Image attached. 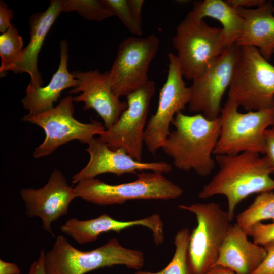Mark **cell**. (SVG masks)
<instances>
[{
  "instance_id": "8992f818",
  "label": "cell",
  "mask_w": 274,
  "mask_h": 274,
  "mask_svg": "<svg viewBox=\"0 0 274 274\" xmlns=\"http://www.w3.org/2000/svg\"><path fill=\"white\" fill-rule=\"evenodd\" d=\"M227 99L220 115L221 130L213 154L235 155L244 152L264 153L265 131L274 125V106L242 113Z\"/></svg>"
},
{
  "instance_id": "2e32d148",
  "label": "cell",
  "mask_w": 274,
  "mask_h": 274,
  "mask_svg": "<svg viewBox=\"0 0 274 274\" xmlns=\"http://www.w3.org/2000/svg\"><path fill=\"white\" fill-rule=\"evenodd\" d=\"M71 73L79 83L77 87L68 93L82 92L73 97L74 102H83L84 110H94L102 118L106 129L110 128L127 108V103L120 101L114 93L108 71L101 73L97 70L74 71Z\"/></svg>"
},
{
  "instance_id": "d6a6232c",
  "label": "cell",
  "mask_w": 274,
  "mask_h": 274,
  "mask_svg": "<svg viewBox=\"0 0 274 274\" xmlns=\"http://www.w3.org/2000/svg\"><path fill=\"white\" fill-rule=\"evenodd\" d=\"M265 0H226V2L235 8L251 9L257 8L265 2Z\"/></svg>"
},
{
  "instance_id": "277c9868",
  "label": "cell",
  "mask_w": 274,
  "mask_h": 274,
  "mask_svg": "<svg viewBox=\"0 0 274 274\" xmlns=\"http://www.w3.org/2000/svg\"><path fill=\"white\" fill-rule=\"evenodd\" d=\"M135 180L111 185L96 178L77 183L74 189L78 197L98 206L121 204L132 200H170L181 196V187L162 173L141 172Z\"/></svg>"
},
{
  "instance_id": "8fae6325",
  "label": "cell",
  "mask_w": 274,
  "mask_h": 274,
  "mask_svg": "<svg viewBox=\"0 0 274 274\" xmlns=\"http://www.w3.org/2000/svg\"><path fill=\"white\" fill-rule=\"evenodd\" d=\"M159 45L157 37H129L120 44L110 71V81L114 93L126 96L149 80L147 72Z\"/></svg>"
},
{
  "instance_id": "6da1fadb",
  "label": "cell",
  "mask_w": 274,
  "mask_h": 274,
  "mask_svg": "<svg viewBox=\"0 0 274 274\" xmlns=\"http://www.w3.org/2000/svg\"><path fill=\"white\" fill-rule=\"evenodd\" d=\"M219 170L198 193L202 199L217 195L226 197L232 221L237 206L249 196L274 190V172L265 156L253 152L216 155Z\"/></svg>"
},
{
  "instance_id": "5b68a950",
  "label": "cell",
  "mask_w": 274,
  "mask_h": 274,
  "mask_svg": "<svg viewBox=\"0 0 274 274\" xmlns=\"http://www.w3.org/2000/svg\"><path fill=\"white\" fill-rule=\"evenodd\" d=\"M179 207L196 217L197 226L189 237L188 262L191 274H204L216 264L231 221L227 211L215 202Z\"/></svg>"
},
{
  "instance_id": "30bf717a",
  "label": "cell",
  "mask_w": 274,
  "mask_h": 274,
  "mask_svg": "<svg viewBox=\"0 0 274 274\" xmlns=\"http://www.w3.org/2000/svg\"><path fill=\"white\" fill-rule=\"evenodd\" d=\"M240 47L234 44L192 80L188 109L213 120L219 117L222 97L232 81L240 55Z\"/></svg>"
},
{
  "instance_id": "44dd1931",
  "label": "cell",
  "mask_w": 274,
  "mask_h": 274,
  "mask_svg": "<svg viewBox=\"0 0 274 274\" xmlns=\"http://www.w3.org/2000/svg\"><path fill=\"white\" fill-rule=\"evenodd\" d=\"M68 43L64 39L60 43V62L58 68L45 86L35 88L29 83L26 95L21 100L29 114L40 113L53 108V104L60 97L61 92L68 88H76L79 81L70 73L67 68Z\"/></svg>"
},
{
  "instance_id": "d590c367",
  "label": "cell",
  "mask_w": 274,
  "mask_h": 274,
  "mask_svg": "<svg viewBox=\"0 0 274 274\" xmlns=\"http://www.w3.org/2000/svg\"><path fill=\"white\" fill-rule=\"evenodd\" d=\"M204 274H235L232 270L221 266L215 265Z\"/></svg>"
},
{
  "instance_id": "cb8c5ba5",
  "label": "cell",
  "mask_w": 274,
  "mask_h": 274,
  "mask_svg": "<svg viewBox=\"0 0 274 274\" xmlns=\"http://www.w3.org/2000/svg\"><path fill=\"white\" fill-rule=\"evenodd\" d=\"M190 232L187 228L179 230L174 241L175 253L169 263L158 272L139 271L135 274H191L188 262V248Z\"/></svg>"
},
{
  "instance_id": "7402d4cb",
  "label": "cell",
  "mask_w": 274,
  "mask_h": 274,
  "mask_svg": "<svg viewBox=\"0 0 274 274\" xmlns=\"http://www.w3.org/2000/svg\"><path fill=\"white\" fill-rule=\"evenodd\" d=\"M186 17L195 21L203 20L206 17L218 21L222 25L224 41L227 47L235 44L243 31V19L237 9L226 1H196Z\"/></svg>"
},
{
  "instance_id": "f546056e",
  "label": "cell",
  "mask_w": 274,
  "mask_h": 274,
  "mask_svg": "<svg viewBox=\"0 0 274 274\" xmlns=\"http://www.w3.org/2000/svg\"><path fill=\"white\" fill-rule=\"evenodd\" d=\"M264 141L265 157L274 171V125L265 131Z\"/></svg>"
},
{
  "instance_id": "ffe728a7",
  "label": "cell",
  "mask_w": 274,
  "mask_h": 274,
  "mask_svg": "<svg viewBox=\"0 0 274 274\" xmlns=\"http://www.w3.org/2000/svg\"><path fill=\"white\" fill-rule=\"evenodd\" d=\"M244 20V29L235 44L258 49L267 60L274 53V6L265 1L251 9L236 8Z\"/></svg>"
},
{
  "instance_id": "e575fe53",
  "label": "cell",
  "mask_w": 274,
  "mask_h": 274,
  "mask_svg": "<svg viewBox=\"0 0 274 274\" xmlns=\"http://www.w3.org/2000/svg\"><path fill=\"white\" fill-rule=\"evenodd\" d=\"M128 1L135 17L142 24V11L144 1L128 0Z\"/></svg>"
},
{
  "instance_id": "5bb4252c",
  "label": "cell",
  "mask_w": 274,
  "mask_h": 274,
  "mask_svg": "<svg viewBox=\"0 0 274 274\" xmlns=\"http://www.w3.org/2000/svg\"><path fill=\"white\" fill-rule=\"evenodd\" d=\"M21 198L25 203V213L29 217H39L44 230L54 237L52 224L68 213L71 202L77 198L74 187L70 186L63 174L54 169L47 183L39 189L23 188Z\"/></svg>"
},
{
  "instance_id": "d6986e66",
  "label": "cell",
  "mask_w": 274,
  "mask_h": 274,
  "mask_svg": "<svg viewBox=\"0 0 274 274\" xmlns=\"http://www.w3.org/2000/svg\"><path fill=\"white\" fill-rule=\"evenodd\" d=\"M246 231L237 223L230 226L214 266L232 270L235 274H252L266 255L263 246L251 242Z\"/></svg>"
},
{
  "instance_id": "4316f807",
  "label": "cell",
  "mask_w": 274,
  "mask_h": 274,
  "mask_svg": "<svg viewBox=\"0 0 274 274\" xmlns=\"http://www.w3.org/2000/svg\"><path fill=\"white\" fill-rule=\"evenodd\" d=\"M107 7L116 15L131 33L141 36L142 24L135 17L128 0H102Z\"/></svg>"
},
{
  "instance_id": "484cf974",
  "label": "cell",
  "mask_w": 274,
  "mask_h": 274,
  "mask_svg": "<svg viewBox=\"0 0 274 274\" xmlns=\"http://www.w3.org/2000/svg\"><path fill=\"white\" fill-rule=\"evenodd\" d=\"M62 12L76 11L84 18L101 21L114 16L102 0H60Z\"/></svg>"
},
{
  "instance_id": "4dcf8cb0",
  "label": "cell",
  "mask_w": 274,
  "mask_h": 274,
  "mask_svg": "<svg viewBox=\"0 0 274 274\" xmlns=\"http://www.w3.org/2000/svg\"><path fill=\"white\" fill-rule=\"evenodd\" d=\"M14 18V13L12 9L8 8L6 3L0 1V32H6L12 25L11 20Z\"/></svg>"
},
{
  "instance_id": "603a6c76",
  "label": "cell",
  "mask_w": 274,
  "mask_h": 274,
  "mask_svg": "<svg viewBox=\"0 0 274 274\" xmlns=\"http://www.w3.org/2000/svg\"><path fill=\"white\" fill-rule=\"evenodd\" d=\"M274 222V192L259 193L253 202L236 216V223L245 230L263 220Z\"/></svg>"
},
{
  "instance_id": "7c38bea8",
  "label": "cell",
  "mask_w": 274,
  "mask_h": 274,
  "mask_svg": "<svg viewBox=\"0 0 274 274\" xmlns=\"http://www.w3.org/2000/svg\"><path fill=\"white\" fill-rule=\"evenodd\" d=\"M155 91V83L149 80L126 95L127 108L117 121L100 135L111 149H122L134 159L142 161L146 122Z\"/></svg>"
},
{
  "instance_id": "9c48e42d",
  "label": "cell",
  "mask_w": 274,
  "mask_h": 274,
  "mask_svg": "<svg viewBox=\"0 0 274 274\" xmlns=\"http://www.w3.org/2000/svg\"><path fill=\"white\" fill-rule=\"evenodd\" d=\"M73 97L67 95L55 107L36 114H28L22 120L38 125L45 133L43 143L35 149L33 156L39 158L48 156L59 147L77 140L88 144L96 135L106 130L101 122L93 120L89 123H82L73 116Z\"/></svg>"
},
{
  "instance_id": "3957f363",
  "label": "cell",
  "mask_w": 274,
  "mask_h": 274,
  "mask_svg": "<svg viewBox=\"0 0 274 274\" xmlns=\"http://www.w3.org/2000/svg\"><path fill=\"white\" fill-rule=\"evenodd\" d=\"M143 253L122 246L116 238L90 251H81L59 235L45 252L46 274H85L92 270L120 265L138 270L144 264Z\"/></svg>"
},
{
  "instance_id": "7a4b0ae2",
  "label": "cell",
  "mask_w": 274,
  "mask_h": 274,
  "mask_svg": "<svg viewBox=\"0 0 274 274\" xmlns=\"http://www.w3.org/2000/svg\"><path fill=\"white\" fill-rule=\"evenodd\" d=\"M170 132L162 147L164 153L173 158L177 168L193 170L201 176L209 175L215 167L212 157L221 130L220 116L210 120L201 114L188 115L182 112L175 116Z\"/></svg>"
},
{
  "instance_id": "1f68e13d",
  "label": "cell",
  "mask_w": 274,
  "mask_h": 274,
  "mask_svg": "<svg viewBox=\"0 0 274 274\" xmlns=\"http://www.w3.org/2000/svg\"><path fill=\"white\" fill-rule=\"evenodd\" d=\"M45 256V252L43 248L40 251L39 257L31 264L27 274H46Z\"/></svg>"
},
{
  "instance_id": "d4e9b609",
  "label": "cell",
  "mask_w": 274,
  "mask_h": 274,
  "mask_svg": "<svg viewBox=\"0 0 274 274\" xmlns=\"http://www.w3.org/2000/svg\"><path fill=\"white\" fill-rule=\"evenodd\" d=\"M23 49V41L16 27L11 25L0 35L1 76L10 71L20 56Z\"/></svg>"
},
{
  "instance_id": "9a60e30c",
  "label": "cell",
  "mask_w": 274,
  "mask_h": 274,
  "mask_svg": "<svg viewBox=\"0 0 274 274\" xmlns=\"http://www.w3.org/2000/svg\"><path fill=\"white\" fill-rule=\"evenodd\" d=\"M88 144L86 151L90 155L89 161L73 176V184L107 173L120 176L145 170L167 173L172 169L171 165L165 161L144 162L134 159L122 149L112 150L100 136L94 137Z\"/></svg>"
},
{
  "instance_id": "836d02e7",
  "label": "cell",
  "mask_w": 274,
  "mask_h": 274,
  "mask_svg": "<svg viewBox=\"0 0 274 274\" xmlns=\"http://www.w3.org/2000/svg\"><path fill=\"white\" fill-rule=\"evenodd\" d=\"M20 273L21 270L16 263L0 259V274H20Z\"/></svg>"
},
{
  "instance_id": "83f0119b",
  "label": "cell",
  "mask_w": 274,
  "mask_h": 274,
  "mask_svg": "<svg viewBox=\"0 0 274 274\" xmlns=\"http://www.w3.org/2000/svg\"><path fill=\"white\" fill-rule=\"evenodd\" d=\"M246 231L248 236H251L253 242L256 244L263 246L269 242L274 241V222L269 224L258 222Z\"/></svg>"
},
{
  "instance_id": "ba28073f",
  "label": "cell",
  "mask_w": 274,
  "mask_h": 274,
  "mask_svg": "<svg viewBox=\"0 0 274 274\" xmlns=\"http://www.w3.org/2000/svg\"><path fill=\"white\" fill-rule=\"evenodd\" d=\"M172 44L183 77L190 80L201 75L228 48L222 28L186 16L177 26Z\"/></svg>"
},
{
  "instance_id": "ac0fdd59",
  "label": "cell",
  "mask_w": 274,
  "mask_h": 274,
  "mask_svg": "<svg viewBox=\"0 0 274 274\" xmlns=\"http://www.w3.org/2000/svg\"><path fill=\"white\" fill-rule=\"evenodd\" d=\"M62 12L60 0H52L44 12L32 15L29 19L30 40L10 71L27 73L30 83L36 88L42 87V77L38 69V59L44 40L52 26Z\"/></svg>"
},
{
  "instance_id": "52a82bcc",
  "label": "cell",
  "mask_w": 274,
  "mask_h": 274,
  "mask_svg": "<svg viewBox=\"0 0 274 274\" xmlns=\"http://www.w3.org/2000/svg\"><path fill=\"white\" fill-rule=\"evenodd\" d=\"M239 47V58L228 100L248 111L273 106L274 66L256 47Z\"/></svg>"
},
{
  "instance_id": "4fadbf2b",
  "label": "cell",
  "mask_w": 274,
  "mask_h": 274,
  "mask_svg": "<svg viewBox=\"0 0 274 274\" xmlns=\"http://www.w3.org/2000/svg\"><path fill=\"white\" fill-rule=\"evenodd\" d=\"M168 60L167 77L159 92L157 110L144 131V143L152 155L165 143L175 115L184 110L191 99L190 87L186 86L176 55L169 53Z\"/></svg>"
},
{
  "instance_id": "e0dca14e",
  "label": "cell",
  "mask_w": 274,
  "mask_h": 274,
  "mask_svg": "<svg viewBox=\"0 0 274 274\" xmlns=\"http://www.w3.org/2000/svg\"><path fill=\"white\" fill-rule=\"evenodd\" d=\"M135 226H142L149 229L156 245L163 243L164 239L163 222L157 214L142 219L124 221L115 219L105 213L98 217L85 220L71 218L60 225V230L78 244L83 245L96 241L103 233L120 232Z\"/></svg>"
},
{
  "instance_id": "f1b7e54d",
  "label": "cell",
  "mask_w": 274,
  "mask_h": 274,
  "mask_svg": "<svg viewBox=\"0 0 274 274\" xmlns=\"http://www.w3.org/2000/svg\"><path fill=\"white\" fill-rule=\"evenodd\" d=\"M266 255L258 267L252 274H274V241L263 246Z\"/></svg>"
}]
</instances>
